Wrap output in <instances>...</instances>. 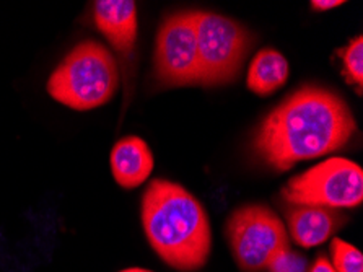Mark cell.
<instances>
[{
	"mask_svg": "<svg viewBox=\"0 0 363 272\" xmlns=\"http://www.w3.org/2000/svg\"><path fill=\"white\" fill-rule=\"evenodd\" d=\"M119 272H152V271H147V269H142V268H129V269H124V271H119Z\"/></svg>",
	"mask_w": 363,
	"mask_h": 272,
	"instance_id": "e0dca14e",
	"label": "cell"
},
{
	"mask_svg": "<svg viewBox=\"0 0 363 272\" xmlns=\"http://www.w3.org/2000/svg\"><path fill=\"white\" fill-rule=\"evenodd\" d=\"M95 25L118 53L128 55L137 40V5L132 0H98Z\"/></svg>",
	"mask_w": 363,
	"mask_h": 272,
	"instance_id": "ba28073f",
	"label": "cell"
},
{
	"mask_svg": "<svg viewBox=\"0 0 363 272\" xmlns=\"http://www.w3.org/2000/svg\"><path fill=\"white\" fill-rule=\"evenodd\" d=\"M267 269L269 272H306L308 261L303 254L294 251L289 246L272 259Z\"/></svg>",
	"mask_w": 363,
	"mask_h": 272,
	"instance_id": "5bb4252c",
	"label": "cell"
},
{
	"mask_svg": "<svg viewBox=\"0 0 363 272\" xmlns=\"http://www.w3.org/2000/svg\"><path fill=\"white\" fill-rule=\"evenodd\" d=\"M355 129L354 114L342 98L328 88L306 85L266 116L255 148L272 168L287 171L303 160L342 148Z\"/></svg>",
	"mask_w": 363,
	"mask_h": 272,
	"instance_id": "6da1fadb",
	"label": "cell"
},
{
	"mask_svg": "<svg viewBox=\"0 0 363 272\" xmlns=\"http://www.w3.org/2000/svg\"><path fill=\"white\" fill-rule=\"evenodd\" d=\"M342 55V62L352 85L359 87V92L363 83V38L357 36L355 40L349 43V46L340 51Z\"/></svg>",
	"mask_w": 363,
	"mask_h": 272,
	"instance_id": "4fadbf2b",
	"label": "cell"
},
{
	"mask_svg": "<svg viewBox=\"0 0 363 272\" xmlns=\"http://www.w3.org/2000/svg\"><path fill=\"white\" fill-rule=\"evenodd\" d=\"M340 5H344L342 0H313L311 2L313 10H318V12H324V10L340 7Z\"/></svg>",
	"mask_w": 363,
	"mask_h": 272,
	"instance_id": "2e32d148",
	"label": "cell"
},
{
	"mask_svg": "<svg viewBox=\"0 0 363 272\" xmlns=\"http://www.w3.org/2000/svg\"><path fill=\"white\" fill-rule=\"evenodd\" d=\"M199 49V85L216 87L235 80L247 51L251 33L228 16L192 12Z\"/></svg>",
	"mask_w": 363,
	"mask_h": 272,
	"instance_id": "277c9868",
	"label": "cell"
},
{
	"mask_svg": "<svg viewBox=\"0 0 363 272\" xmlns=\"http://www.w3.org/2000/svg\"><path fill=\"white\" fill-rule=\"evenodd\" d=\"M282 197L291 205L355 207L363 201L362 166L347 158H329L291 178Z\"/></svg>",
	"mask_w": 363,
	"mask_h": 272,
	"instance_id": "5b68a950",
	"label": "cell"
},
{
	"mask_svg": "<svg viewBox=\"0 0 363 272\" xmlns=\"http://www.w3.org/2000/svg\"><path fill=\"white\" fill-rule=\"evenodd\" d=\"M155 70L163 85H199V49L192 12L173 13L162 23L155 44Z\"/></svg>",
	"mask_w": 363,
	"mask_h": 272,
	"instance_id": "52a82bcc",
	"label": "cell"
},
{
	"mask_svg": "<svg viewBox=\"0 0 363 272\" xmlns=\"http://www.w3.org/2000/svg\"><path fill=\"white\" fill-rule=\"evenodd\" d=\"M118 83V64L111 51L98 41H84L52 70L48 93L70 109L90 111L111 102Z\"/></svg>",
	"mask_w": 363,
	"mask_h": 272,
	"instance_id": "3957f363",
	"label": "cell"
},
{
	"mask_svg": "<svg viewBox=\"0 0 363 272\" xmlns=\"http://www.w3.org/2000/svg\"><path fill=\"white\" fill-rule=\"evenodd\" d=\"M142 224L152 248L178 271L206 266L212 249V230L202 204L183 186L153 180L142 201Z\"/></svg>",
	"mask_w": 363,
	"mask_h": 272,
	"instance_id": "7a4b0ae2",
	"label": "cell"
},
{
	"mask_svg": "<svg viewBox=\"0 0 363 272\" xmlns=\"http://www.w3.org/2000/svg\"><path fill=\"white\" fill-rule=\"evenodd\" d=\"M333 266L337 272H363V256L359 248L335 238L331 243Z\"/></svg>",
	"mask_w": 363,
	"mask_h": 272,
	"instance_id": "7c38bea8",
	"label": "cell"
},
{
	"mask_svg": "<svg viewBox=\"0 0 363 272\" xmlns=\"http://www.w3.org/2000/svg\"><path fill=\"white\" fill-rule=\"evenodd\" d=\"M289 60L276 49H262L252 59L247 70L246 85L256 95L267 97L282 88L289 80Z\"/></svg>",
	"mask_w": 363,
	"mask_h": 272,
	"instance_id": "8fae6325",
	"label": "cell"
},
{
	"mask_svg": "<svg viewBox=\"0 0 363 272\" xmlns=\"http://www.w3.org/2000/svg\"><path fill=\"white\" fill-rule=\"evenodd\" d=\"M227 238L236 264L246 272L267 269L280 251L289 248V233L266 205L236 209L227 222Z\"/></svg>",
	"mask_w": 363,
	"mask_h": 272,
	"instance_id": "8992f818",
	"label": "cell"
},
{
	"mask_svg": "<svg viewBox=\"0 0 363 272\" xmlns=\"http://www.w3.org/2000/svg\"><path fill=\"white\" fill-rule=\"evenodd\" d=\"M310 272H337V271L334 269V266L331 264V261L328 259V256L321 254V256H318V259L315 261V264L311 266Z\"/></svg>",
	"mask_w": 363,
	"mask_h": 272,
	"instance_id": "9a60e30c",
	"label": "cell"
},
{
	"mask_svg": "<svg viewBox=\"0 0 363 272\" xmlns=\"http://www.w3.org/2000/svg\"><path fill=\"white\" fill-rule=\"evenodd\" d=\"M111 171L114 180L124 190L144 185L153 170V155L144 138L128 136L111 150Z\"/></svg>",
	"mask_w": 363,
	"mask_h": 272,
	"instance_id": "30bf717a",
	"label": "cell"
},
{
	"mask_svg": "<svg viewBox=\"0 0 363 272\" xmlns=\"http://www.w3.org/2000/svg\"><path fill=\"white\" fill-rule=\"evenodd\" d=\"M291 240L298 246L313 248L329 240L340 229L339 212L318 205H291L285 212Z\"/></svg>",
	"mask_w": 363,
	"mask_h": 272,
	"instance_id": "9c48e42d",
	"label": "cell"
}]
</instances>
